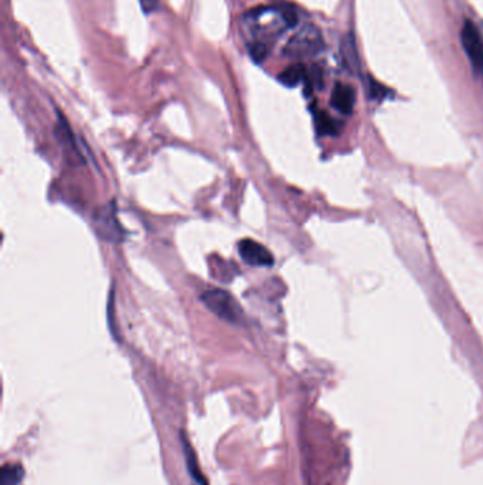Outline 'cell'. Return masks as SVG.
<instances>
[{
    "label": "cell",
    "mask_w": 483,
    "mask_h": 485,
    "mask_svg": "<svg viewBox=\"0 0 483 485\" xmlns=\"http://www.w3.org/2000/svg\"><path fill=\"white\" fill-rule=\"evenodd\" d=\"M180 440H182V447H183V453L186 457V465H187V470H189L192 479L199 485H209L204 474L200 470L197 455H196L193 447L190 446V443H189V440L183 432H180Z\"/></svg>",
    "instance_id": "obj_9"
},
{
    "label": "cell",
    "mask_w": 483,
    "mask_h": 485,
    "mask_svg": "<svg viewBox=\"0 0 483 485\" xmlns=\"http://www.w3.org/2000/svg\"><path fill=\"white\" fill-rule=\"evenodd\" d=\"M461 41L472 65L483 72V43L477 27L470 20H466L462 27Z\"/></svg>",
    "instance_id": "obj_4"
},
{
    "label": "cell",
    "mask_w": 483,
    "mask_h": 485,
    "mask_svg": "<svg viewBox=\"0 0 483 485\" xmlns=\"http://www.w3.org/2000/svg\"><path fill=\"white\" fill-rule=\"evenodd\" d=\"M238 252L241 259L253 267H271L274 266V256L271 252L260 245L258 241L246 238L238 242Z\"/></svg>",
    "instance_id": "obj_5"
},
{
    "label": "cell",
    "mask_w": 483,
    "mask_h": 485,
    "mask_svg": "<svg viewBox=\"0 0 483 485\" xmlns=\"http://www.w3.org/2000/svg\"><path fill=\"white\" fill-rule=\"evenodd\" d=\"M355 103H356L355 90L348 84L338 83L333 89L332 98H331L332 107L336 108L339 112L349 115V114H352V111L355 108Z\"/></svg>",
    "instance_id": "obj_8"
},
{
    "label": "cell",
    "mask_w": 483,
    "mask_h": 485,
    "mask_svg": "<svg viewBox=\"0 0 483 485\" xmlns=\"http://www.w3.org/2000/svg\"><path fill=\"white\" fill-rule=\"evenodd\" d=\"M139 2L145 13H153L159 6L157 0H139Z\"/></svg>",
    "instance_id": "obj_14"
},
{
    "label": "cell",
    "mask_w": 483,
    "mask_h": 485,
    "mask_svg": "<svg viewBox=\"0 0 483 485\" xmlns=\"http://www.w3.org/2000/svg\"><path fill=\"white\" fill-rule=\"evenodd\" d=\"M298 22L296 12L286 6H264L249 12L243 18V32L249 46L263 44L271 47L285 30Z\"/></svg>",
    "instance_id": "obj_1"
},
{
    "label": "cell",
    "mask_w": 483,
    "mask_h": 485,
    "mask_svg": "<svg viewBox=\"0 0 483 485\" xmlns=\"http://www.w3.org/2000/svg\"><path fill=\"white\" fill-rule=\"evenodd\" d=\"M25 470L20 464H6L2 468L0 485H19L23 479Z\"/></svg>",
    "instance_id": "obj_12"
},
{
    "label": "cell",
    "mask_w": 483,
    "mask_h": 485,
    "mask_svg": "<svg viewBox=\"0 0 483 485\" xmlns=\"http://www.w3.org/2000/svg\"><path fill=\"white\" fill-rule=\"evenodd\" d=\"M306 68L302 64H292L278 75V79L286 87H296L306 78Z\"/></svg>",
    "instance_id": "obj_10"
},
{
    "label": "cell",
    "mask_w": 483,
    "mask_h": 485,
    "mask_svg": "<svg viewBox=\"0 0 483 485\" xmlns=\"http://www.w3.org/2000/svg\"><path fill=\"white\" fill-rule=\"evenodd\" d=\"M325 48L320 30L315 25H305L285 44L282 54L288 58H306L319 54Z\"/></svg>",
    "instance_id": "obj_2"
},
{
    "label": "cell",
    "mask_w": 483,
    "mask_h": 485,
    "mask_svg": "<svg viewBox=\"0 0 483 485\" xmlns=\"http://www.w3.org/2000/svg\"><path fill=\"white\" fill-rule=\"evenodd\" d=\"M385 89H383L378 83L373 79H369V86H367V94L370 96V98H383L385 94Z\"/></svg>",
    "instance_id": "obj_13"
},
{
    "label": "cell",
    "mask_w": 483,
    "mask_h": 485,
    "mask_svg": "<svg viewBox=\"0 0 483 485\" xmlns=\"http://www.w3.org/2000/svg\"><path fill=\"white\" fill-rule=\"evenodd\" d=\"M315 124L320 135H335L339 132V124L325 111H317L315 114Z\"/></svg>",
    "instance_id": "obj_11"
},
{
    "label": "cell",
    "mask_w": 483,
    "mask_h": 485,
    "mask_svg": "<svg viewBox=\"0 0 483 485\" xmlns=\"http://www.w3.org/2000/svg\"><path fill=\"white\" fill-rule=\"evenodd\" d=\"M97 227L100 234L110 240V241H121L124 237V231L118 223V219L115 216V210L112 205L110 207H102L100 210V214L95 219Z\"/></svg>",
    "instance_id": "obj_6"
},
{
    "label": "cell",
    "mask_w": 483,
    "mask_h": 485,
    "mask_svg": "<svg viewBox=\"0 0 483 485\" xmlns=\"http://www.w3.org/2000/svg\"><path fill=\"white\" fill-rule=\"evenodd\" d=\"M340 57L345 68L352 74L360 72V56L357 50V41L353 33H348L340 43Z\"/></svg>",
    "instance_id": "obj_7"
},
{
    "label": "cell",
    "mask_w": 483,
    "mask_h": 485,
    "mask_svg": "<svg viewBox=\"0 0 483 485\" xmlns=\"http://www.w3.org/2000/svg\"><path fill=\"white\" fill-rule=\"evenodd\" d=\"M201 301L213 313L227 322L238 323L243 319V309L235 298L224 290H207L201 294Z\"/></svg>",
    "instance_id": "obj_3"
}]
</instances>
